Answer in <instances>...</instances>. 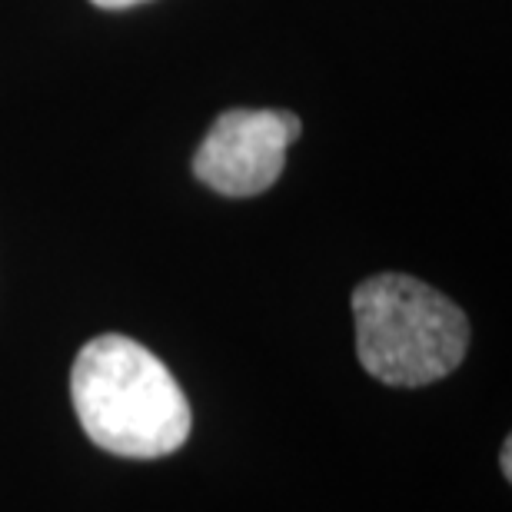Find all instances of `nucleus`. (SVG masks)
<instances>
[{
	"instance_id": "nucleus-4",
	"label": "nucleus",
	"mask_w": 512,
	"mask_h": 512,
	"mask_svg": "<svg viewBox=\"0 0 512 512\" xmlns=\"http://www.w3.org/2000/svg\"><path fill=\"white\" fill-rule=\"evenodd\" d=\"M97 7L104 10H124V7H133V4H147V0H94Z\"/></svg>"
},
{
	"instance_id": "nucleus-1",
	"label": "nucleus",
	"mask_w": 512,
	"mask_h": 512,
	"mask_svg": "<svg viewBox=\"0 0 512 512\" xmlns=\"http://www.w3.org/2000/svg\"><path fill=\"white\" fill-rule=\"evenodd\" d=\"M74 413L104 453L163 459L190 439V403L180 383L130 336L107 333L84 343L70 370Z\"/></svg>"
},
{
	"instance_id": "nucleus-5",
	"label": "nucleus",
	"mask_w": 512,
	"mask_h": 512,
	"mask_svg": "<svg viewBox=\"0 0 512 512\" xmlns=\"http://www.w3.org/2000/svg\"><path fill=\"white\" fill-rule=\"evenodd\" d=\"M503 476L512 479V446H509V439L503 443Z\"/></svg>"
},
{
	"instance_id": "nucleus-2",
	"label": "nucleus",
	"mask_w": 512,
	"mask_h": 512,
	"mask_svg": "<svg viewBox=\"0 0 512 512\" xmlns=\"http://www.w3.org/2000/svg\"><path fill=\"white\" fill-rule=\"evenodd\" d=\"M356 356L386 386H429L463 363L469 320L423 280L380 273L353 290Z\"/></svg>"
},
{
	"instance_id": "nucleus-3",
	"label": "nucleus",
	"mask_w": 512,
	"mask_h": 512,
	"mask_svg": "<svg viewBox=\"0 0 512 512\" xmlns=\"http://www.w3.org/2000/svg\"><path fill=\"white\" fill-rule=\"evenodd\" d=\"M300 130L290 110H227L203 137L193 173L223 197H256L280 180Z\"/></svg>"
}]
</instances>
